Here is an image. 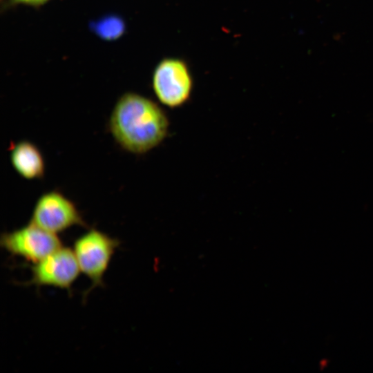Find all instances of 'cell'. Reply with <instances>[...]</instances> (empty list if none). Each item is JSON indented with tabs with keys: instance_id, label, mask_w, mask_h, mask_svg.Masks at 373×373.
I'll return each mask as SVG.
<instances>
[{
	"instance_id": "5",
	"label": "cell",
	"mask_w": 373,
	"mask_h": 373,
	"mask_svg": "<svg viewBox=\"0 0 373 373\" xmlns=\"http://www.w3.org/2000/svg\"><path fill=\"white\" fill-rule=\"evenodd\" d=\"M0 245L11 255L23 257L34 264L62 247L57 234L31 222L20 229L2 233Z\"/></svg>"
},
{
	"instance_id": "2",
	"label": "cell",
	"mask_w": 373,
	"mask_h": 373,
	"mask_svg": "<svg viewBox=\"0 0 373 373\" xmlns=\"http://www.w3.org/2000/svg\"><path fill=\"white\" fill-rule=\"evenodd\" d=\"M153 91L157 100L169 108L186 104L193 90V77L185 60L165 57L155 66L151 78Z\"/></svg>"
},
{
	"instance_id": "7",
	"label": "cell",
	"mask_w": 373,
	"mask_h": 373,
	"mask_svg": "<svg viewBox=\"0 0 373 373\" xmlns=\"http://www.w3.org/2000/svg\"><path fill=\"white\" fill-rule=\"evenodd\" d=\"M11 164L15 171L26 180L41 179L45 174L44 157L37 145L21 140L10 147Z\"/></svg>"
},
{
	"instance_id": "9",
	"label": "cell",
	"mask_w": 373,
	"mask_h": 373,
	"mask_svg": "<svg viewBox=\"0 0 373 373\" xmlns=\"http://www.w3.org/2000/svg\"><path fill=\"white\" fill-rule=\"evenodd\" d=\"M11 3L15 4L26 5L33 7L42 6L50 0H10Z\"/></svg>"
},
{
	"instance_id": "6",
	"label": "cell",
	"mask_w": 373,
	"mask_h": 373,
	"mask_svg": "<svg viewBox=\"0 0 373 373\" xmlns=\"http://www.w3.org/2000/svg\"><path fill=\"white\" fill-rule=\"evenodd\" d=\"M32 277L27 284L49 285L71 291L80 271L73 250L61 247L31 266Z\"/></svg>"
},
{
	"instance_id": "4",
	"label": "cell",
	"mask_w": 373,
	"mask_h": 373,
	"mask_svg": "<svg viewBox=\"0 0 373 373\" xmlns=\"http://www.w3.org/2000/svg\"><path fill=\"white\" fill-rule=\"evenodd\" d=\"M30 222L55 234L75 225L87 227L75 204L57 190L40 195L34 206Z\"/></svg>"
},
{
	"instance_id": "8",
	"label": "cell",
	"mask_w": 373,
	"mask_h": 373,
	"mask_svg": "<svg viewBox=\"0 0 373 373\" xmlns=\"http://www.w3.org/2000/svg\"><path fill=\"white\" fill-rule=\"evenodd\" d=\"M94 33L104 41H115L121 37L125 30L124 19L116 15L102 17L91 25Z\"/></svg>"
},
{
	"instance_id": "1",
	"label": "cell",
	"mask_w": 373,
	"mask_h": 373,
	"mask_svg": "<svg viewBox=\"0 0 373 373\" xmlns=\"http://www.w3.org/2000/svg\"><path fill=\"white\" fill-rule=\"evenodd\" d=\"M108 126L112 137L122 149L143 155L165 140L170 122L157 103L140 94L127 92L116 102Z\"/></svg>"
},
{
	"instance_id": "3",
	"label": "cell",
	"mask_w": 373,
	"mask_h": 373,
	"mask_svg": "<svg viewBox=\"0 0 373 373\" xmlns=\"http://www.w3.org/2000/svg\"><path fill=\"white\" fill-rule=\"evenodd\" d=\"M119 244V240L96 229H89L75 241L73 251L80 271L92 282L86 294L104 285L103 276Z\"/></svg>"
}]
</instances>
